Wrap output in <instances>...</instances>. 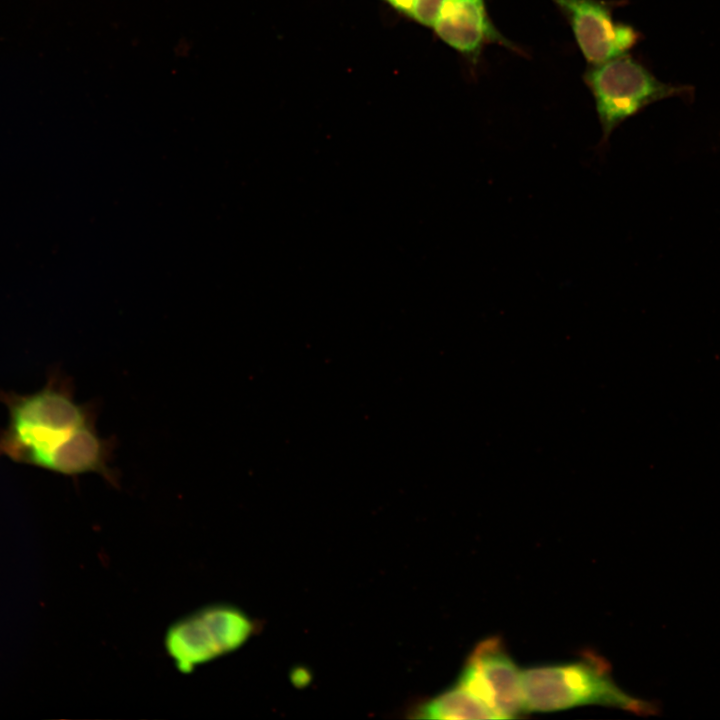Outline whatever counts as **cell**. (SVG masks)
<instances>
[{"instance_id":"52a82bcc","label":"cell","mask_w":720,"mask_h":720,"mask_svg":"<svg viewBox=\"0 0 720 720\" xmlns=\"http://www.w3.org/2000/svg\"><path fill=\"white\" fill-rule=\"evenodd\" d=\"M433 28L446 44L472 59L489 43L517 50L494 26L485 0H448Z\"/></svg>"},{"instance_id":"5b68a950","label":"cell","mask_w":720,"mask_h":720,"mask_svg":"<svg viewBox=\"0 0 720 720\" xmlns=\"http://www.w3.org/2000/svg\"><path fill=\"white\" fill-rule=\"evenodd\" d=\"M458 683L491 707L501 719H511L526 712L522 671L498 637H489L476 645Z\"/></svg>"},{"instance_id":"7a4b0ae2","label":"cell","mask_w":720,"mask_h":720,"mask_svg":"<svg viewBox=\"0 0 720 720\" xmlns=\"http://www.w3.org/2000/svg\"><path fill=\"white\" fill-rule=\"evenodd\" d=\"M526 712H553L581 705H605L637 714H655L656 705L623 691L608 664L589 654L573 662L530 667L522 671Z\"/></svg>"},{"instance_id":"9c48e42d","label":"cell","mask_w":720,"mask_h":720,"mask_svg":"<svg viewBox=\"0 0 720 720\" xmlns=\"http://www.w3.org/2000/svg\"><path fill=\"white\" fill-rule=\"evenodd\" d=\"M447 1L417 0L411 16L419 23L433 27Z\"/></svg>"},{"instance_id":"6da1fadb","label":"cell","mask_w":720,"mask_h":720,"mask_svg":"<svg viewBox=\"0 0 720 720\" xmlns=\"http://www.w3.org/2000/svg\"><path fill=\"white\" fill-rule=\"evenodd\" d=\"M0 402L8 410L0 457L67 476L97 473L115 483L111 441L98 435L93 408L75 401L63 376L51 374L32 394L0 389Z\"/></svg>"},{"instance_id":"3957f363","label":"cell","mask_w":720,"mask_h":720,"mask_svg":"<svg viewBox=\"0 0 720 720\" xmlns=\"http://www.w3.org/2000/svg\"><path fill=\"white\" fill-rule=\"evenodd\" d=\"M584 82L592 93L602 130L598 144L603 154L612 132L625 120L653 102L673 96H689L687 85L664 83L628 54L590 65Z\"/></svg>"},{"instance_id":"ba28073f","label":"cell","mask_w":720,"mask_h":720,"mask_svg":"<svg viewBox=\"0 0 720 720\" xmlns=\"http://www.w3.org/2000/svg\"><path fill=\"white\" fill-rule=\"evenodd\" d=\"M418 713L419 717L433 719H501L460 683L421 706Z\"/></svg>"},{"instance_id":"277c9868","label":"cell","mask_w":720,"mask_h":720,"mask_svg":"<svg viewBox=\"0 0 720 720\" xmlns=\"http://www.w3.org/2000/svg\"><path fill=\"white\" fill-rule=\"evenodd\" d=\"M255 623L230 604H212L186 615L167 630L165 648L176 669L196 667L239 649L254 633Z\"/></svg>"},{"instance_id":"30bf717a","label":"cell","mask_w":720,"mask_h":720,"mask_svg":"<svg viewBox=\"0 0 720 720\" xmlns=\"http://www.w3.org/2000/svg\"><path fill=\"white\" fill-rule=\"evenodd\" d=\"M390 5L399 12L408 16L412 15L417 0H387Z\"/></svg>"},{"instance_id":"8992f818","label":"cell","mask_w":720,"mask_h":720,"mask_svg":"<svg viewBox=\"0 0 720 720\" xmlns=\"http://www.w3.org/2000/svg\"><path fill=\"white\" fill-rule=\"evenodd\" d=\"M567 20L590 65L627 54L640 39L631 25L617 22L612 6L601 0H551Z\"/></svg>"}]
</instances>
